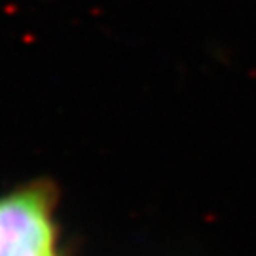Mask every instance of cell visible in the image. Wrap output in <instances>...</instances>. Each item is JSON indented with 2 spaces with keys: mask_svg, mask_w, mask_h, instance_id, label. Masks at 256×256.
I'll list each match as a JSON object with an SVG mask.
<instances>
[{
  "mask_svg": "<svg viewBox=\"0 0 256 256\" xmlns=\"http://www.w3.org/2000/svg\"><path fill=\"white\" fill-rule=\"evenodd\" d=\"M52 184L30 182L0 194V256H63Z\"/></svg>",
  "mask_w": 256,
  "mask_h": 256,
  "instance_id": "obj_1",
  "label": "cell"
}]
</instances>
